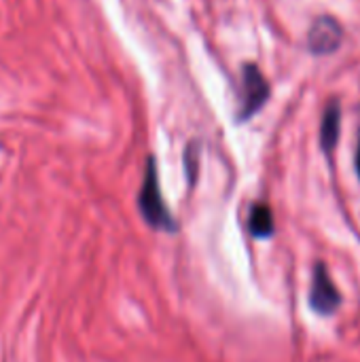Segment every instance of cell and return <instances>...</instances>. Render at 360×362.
<instances>
[{
	"mask_svg": "<svg viewBox=\"0 0 360 362\" xmlns=\"http://www.w3.org/2000/svg\"><path fill=\"white\" fill-rule=\"evenodd\" d=\"M356 172H359V178H360V136H359V146H356Z\"/></svg>",
	"mask_w": 360,
	"mask_h": 362,
	"instance_id": "obj_8",
	"label": "cell"
},
{
	"mask_svg": "<svg viewBox=\"0 0 360 362\" xmlns=\"http://www.w3.org/2000/svg\"><path fill=\"white\" fill-rule=\"evenodd\" d=\"M185 157L191 159V172H189V176H191V182H193L195 180V174H197V148H195V144L187 146V155Z\"/></svg>",
	"mask_w": 360,
	"mask_h": 362,
	"instance_id": "obj_7",
	"label": "cell"
},
{
	"mask_svg": "<svg viewBox=\"0 0 360 362\" xmlns=\"http://www.w3.org/2000/svg\"><path fill=\"white\" fill-rule=\"evenodd\" d=\"M138 210H140L144 223L151 229L168 231V233L178 231V223L170 214V210L166 206V199L161 195L159 176H157V163H155L153 157H149V161H146L144 178H142V185H140V191H138Z\"/></svg>",
	"mask_w": 360,
	"mask_h": 362,
	"instance_id": "obj_1",
	"label": "cell"
},
{
	"mask_svg": "<svg viewBox=\"0 0 360 362\" xmlns=\"http://www.w3.org/2000/svg\"><path fill=\"white\" fill-rule=\"evenodd\" d=\"M339 305L342 295L329 274V267L325 263H316L310 286V308L320 316H331L339 310Z\"/></svg>",
	"mask_w": 360,
	"mask_h": 362,
	"instance_id": "obj_3",
	"label": "cell"
},
{
	"mask_svg": "<svg viewBox=\"0 0 360 362\" xmlns=\"http://www.w3.org/2000/svg\"><path fill=\"white\" fill-rule=\"evenodd\" d=\"M269 93H272V89H269V83L263 76L261 68L252 62L244 64V68H242V100H240L238 121H248L252 115H257L265 106Z\"/></svg>",
	"mask_w": 360,
	"mask_h": 362,
	"instance_id": "obj_2",
	"label": "cell"
},
{
	"mask_svg": "<svg viewBox=\"0 0 360 362\" xmlns=\"http://www.w3.org/2000/svg\"><path fill=\"white\" fill-rule=\"evenodd\" d=\"M339 125H342V110L337 102H331L323 115V125H320V144L327 155H331L337 146L339 140Z\"/></svg>",
	"mask_w": 360,
	"mask_h": 362,
	"instance_id": "obj_5",
	"label": "cell"
},
{
	"mask_svg": "<svg viewBox=\"0 0 360 362\" xmlns=\"http://www.w3.org/2000/svg\"><path fill=\"white\" fill-rule=\"evenodd\" d=\"M342 40H344V28L331 15H320L308 32V47L314 55L335 53Z\"/></svg>",
	"mask_w": 360,
	"mask_h": 362,
	"instance_id": "obj_4",
	"label": "cell"
},
{
	"mask_svg": "<svg viewBox=\"0 0 360 362\" xmlns=\"http://www.w3.org/2000/svg\"><path fill=\"white\" fill-rule=\"evenodd\" d=\"M248 227L250 233L259 240H269L276 231V221H274V212L267 204L259 202L252 206L250 216H248Z\"/></svg>",
	"mask_w": 360,
	"mask_h": 362,
	"instance_id": "obj_6",
	"label": "cell"
}]
</instances>
